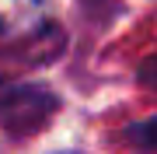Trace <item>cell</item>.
I'll use <instances>...</instances> for the list:
<instances>
[{"instance_id":"1","label":"cell","mask_w":157,"mask_h":154,"mask_svg":"<svg viewBox=\"0 0 157 154\" xmlns=\"http://www.w3.org/2000/svg\"><path fill=\"white\" fill-rule=\"evenodd\" d=\"M67 49V32L49 18H25L17 11H0V56L21 60L28 67L56 60Z\"/></svg>"},{"instance_id":"2","label":"cell","mask_w":157,"mask_h":154,"mask_svg":"<svg viewBox=\"0 0 157 154\" xmlns=\"http://www.w3.org/2000/svg\"><path fill=\"white\" fill-rule=\"evenodd\" d=\"M59 112V95L45 84H4L0 88V130L11 137H35Z\"/></svg>"},{"instance_id":"3","label":"cell","mask_w":157,"mask_h":154,"mask_svg":"<svg viewBox=\"0 0 157 154\" xmlns=\"http://www.w3.org/2000/svg\"><path fill=\"white\" fill-rule=\"evenodd\" d=\"M126 137L133 144H140L143 151H157V116H150V119H143V123H133L126 130Z\"/></svg>"},{"instance_id":"4","label":"cell","mask_w":157,"mask_h":154,"mask_svg":"<svg viewBox=\"0 0 157 154\" xmlns=\"http://www.w3.org/2000/svg\"><path fill=\"white\" fill-rule=\"evenodd\" d=\"M136 81H140V88H143V91L157 95V49H154L150 56L140 63V70H136Z\"/></svg>"}]
</instances>
